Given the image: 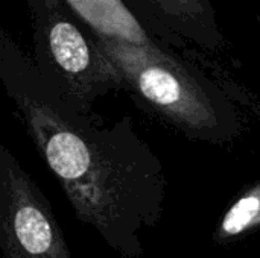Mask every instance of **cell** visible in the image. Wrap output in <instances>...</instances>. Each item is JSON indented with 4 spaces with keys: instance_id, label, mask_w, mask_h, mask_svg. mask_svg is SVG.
Listing matches in <instances>:
<instances>
[{
    "instance_id": "obj_4",
    "label": "cell",
    "mask_w": 260,
    "mask_h": 258,
    "mask_svg": "<svg viewBox=\"0 0 260 258\" xmlns=\"http://www.w3.org/2000/svg\"><path fill=\"white\" fill-rule=\"evenodd\" d=\"M0 234L5 258H72L49 202L6 148L0 151Z\"/></svg>"
},
{
    "instance_id": "obj_3",
    "label": "cell",
    "mask_w": 260,
    "mask_h": 258,
    "mask_svg": "<svg viewBox=\"0 0 260 258\" xmlns=\"http://www.w3.org/2000/svg\"><path fill=\"white\" fill-rule=\"evenodd\" d=\"M30 12L35 65L44 82L81 111L123 84L93 33L64 0H26Z\"/></svg>"
},
{
    "instance_id": "obj_1",
    "label": "cell",
    "mask_w": 260,
    "mask_h": 258,
    "mask_svg": "<svg viewBox=\"0 0 260 258\" xmlns=\"http://www.w3.org/2000/svg\"><path fill=\"white\" fill-rule=\"evenodd\" d=\"M0 75L34 141L81 220L119 252L140 251L137 233L155 219L158 166L122 137L98 129L49 87L6 30L0 32Z\"/></svg>"
},
{
    "instance_id": "obj_7",
    "label": "cell",
    "mask_w": 260,
    "mask_h": 258,
    "mask_svg": "<svg viewBox=\"0 0 260 258\" xmlns=\"http://www.w3.org/2000/svg\"><path fill=\"white\" fill-rule=\"evenodd\" d=\"M256 225H260V186L251 189L227 211L218 234L221 239H230Z\"/></svg>"
},
{
    "instance_id": "obj_5",
    "label": "cell",
    "mask_w": 260,
    "mask_h": 258,
    "mask_svg": "<svg viewBox=\"0 0 260 258\" xmlns=\"http://www.w3.org/2000/svg\"><path fill=\"white\" fill-rule=\"evenodd\" d=\"M139 21L160 41L181 46L184 40L218 50L224 35L210 0H123Z\"/></svg>"
},
{
    "instance_id": "obj_6",
    "label": "cell",
    "mask_w": 260,
    "mask_h": 258,
    "mask_svg": "<svg viewBox=\"0 0 260 258\" xmlns=\"http://www.w3.org/2000/svg\"><path fill=\"white\" fill-rule=\"evenodd\" d=\"M67 8L99 38L139 47H168L139 21L123 0H64Z\"/></svg>"
},
{
    "instance_id": "obj_2",
    "label": "cell",
    "mask_w": 260,
    "mask_h": 258,
    "mask_svg": "<svg viewBox=\"0 0 260 258\" xmlns=\"http://www.w3.org/2000/svg\"><path fill=\"white\" fill-rule=\"evenodd\" d=\"M94 36V35H93ZM125 85L157 111L201 135H218L227 105L218 90L168 47H139L94 36Z\"/></svg>"
}]
</instances>
